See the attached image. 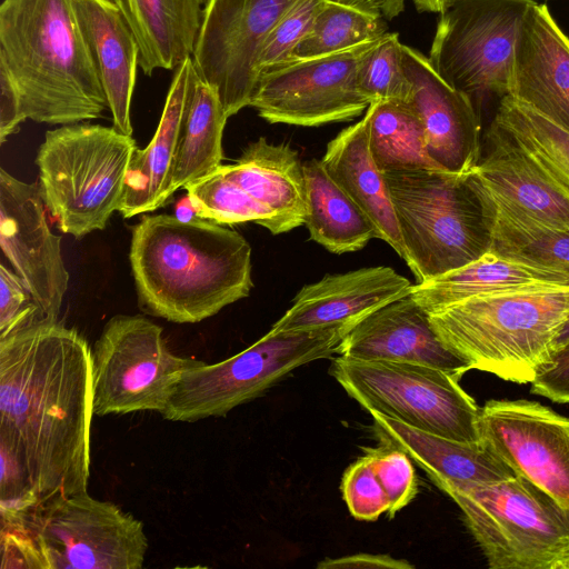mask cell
I'll return each mask as SVG.
<instances>
[{"mask_svg":"<svg viewBox=\"0 0 569 569\" xmlns=\"http://www.w3.org/2000/svg\"><path fill=\"white\" fill-rule=\"evenodd\" d=\"M93 416L91 348L41 320L0 339V443L41 502L87 491Z\"/></svg>","mask_w":569,"mask_h":569,"instance_id":"6da1fadb","label":"cell"},{"mask_svg":"<svg viewBox=\"0 0 569 569\" xmlns=\"http://www.w3.org/2000/svg\"><path fill=\"white\" fill-rule=\"evenodd\" d=\"M129 259L141 303L152 315L196 323L249 296L251 247L237 231L203 218L144 216Z\"/></svg>","mask_w":569,"mask_h":569,"instance_id":"7a4b0ae2","label":"cell"},{"mask_svg":"<svg viewBox=\"0 0 569 569\" xmlns=\"http://www.w3.org/2000/svg\"><path fill=\"white\" fill-rule=\"evenodd\" d=\"M0 67L26 120L73 124L100 118L108 108L72 0H3Z\"/></svg>","mask_w":569,"mask_h":569,"instance_id":"3957f363","label":"cell"},{"mask_svg":"<svg viewBox=\"0 0 569 569\" xmlns=\"http://www.w3.org/2000/svg\"><path fill=\"white\" fill-rule=\"evenodd\" d=\"M443 345L469 370L519 385L549 366L569 318V287L509 290L472 297L429 313Z\"/></svg>","mask_w":569,"mask_h":569,"instance_id":"277c9868","label":"cell"},{"mask_svg":"<svg viewBox=\"0 0 569 569\" xmlns=\"http://www.w3.org/2000/svg\"><path fill=\"white\" fill-rule=\"evenodd\" d=\"M417 283L463 267L491 250L496 202L476 168L383 172Z\"/></svg>","mask_w":569,"mask_h":569,"instance_id":"5b68a950","label":"cell"},{"mask_svg":"<svg viewBox=\"0 0 569 569\" xmlns=\"http://www.w3.org/2000/svg\"><path fill=\"white\" fill-rule=\"evenodd\" d=\"M432 482L458 505L490 569H569V508L528 479Z\"/></svg>","mask_w":569,"mask_h":569,"instance_id":"8992f818","label":"cell"},{"mask_svg":"<svg viewBox=\"0 0 569 569\" xmlns=\"http://www.w3.org/2000/svg\"><path fill=\"white\" fill-rule=\"evenodd\" d=\"M138 149L114 127L73 123L49 130L36 162L41 194L58 229L77 239L103 230L120 209Z\"/></svg>","mask_w":569,"mask_h":569,"instance_id":"52a82bcc","label":"cell"},{"mask_svg":"<svg viewBox=\"0 0 569 569\" xmlns=\"http://www.w3.org/2000/svg\"><path fill=\"white\" fill-rule=\"evenodd\" d=\"M347 331L340 327L273 331L217 363L199 361L178 381L163 419L196 422L223 417L236 407L262 396L295 369L328 358Z\"/></svg>","mask_w":569,"mask_h":569,"instance_id":"ba28073f","label":"cell"},{"mask_svg":"<svg viewBox=\"0 0 569 569\" xmlns=\"http://www.w3.org/2000/svg\"><path fill=\"white\" fill-rule=\"evenodd\" d=\"M331 376L363 409L462 442H480V407L449 372L419 363L333 358Z\"/></svg>","mask_w":569,"mask_h":569,"instance_id":"9c48e42d","label":"cell"},{"mask_svg":"<svg viewBox=\"0 0 569 569\" xmlns=\"http://www.w3.org/2000/svg\"><path fill=\"white\" fill-rule=\"evenodd\" d=\"M199 361L173 353L151 320L112 317L91 348L93 415L161 413L183 372Z\"/></svg>","mask_w":569,"mask_h":569,"instance_id":"30bf717a","label":"cell"},{"mask_svg":"<svg viewBox=\"0 0 569 569\" xmlns=\"http://www.w3.org/2000/svg\"><path fill=\"white\" fill-rule=\"evenodd\" d=\"M535 0H453L440 13L428 57L437 73L479 111L508 94L520 23Z\"/></svg>","mask_w":569,"mask_h":569,"instance_id":"8fae6325","label":"cell"},{"mask_svg":"<svg viewBox=\"0 0 569 569\" xmlns=\"http://www.w3.org/2000/svg\"><path fill=\"white\" fill-rule=\"evenodd\" d=\"M30 530L47 569H141L149 547L140 520L87 491L42 502Z\"/></svg>","mask_w":569,"mask_h":569,"instance_id":"7c38bea8","label":"cell"},{"mask_svg":"<svg viewBox=\"0 0 569 569\" xmlns=\"http://www.w3.org/2000/svg\"><path fill=\"white\" fill-rule=\"evenodd\" d=\"M376 40L327 56L292 58L261 71L250 107L270 123L302 127L359 117L370 101L359 88L358 68Z\"/></svg>","mask_w":569,"mask_h":569,"instance_id":"4fadbf2b","label":"cell"},{"mask_svg":"<svg viewBox=\"0 0 569 569\" xmlns=\"http://www.w3.org/2000/svg\"><path fill=\"white\" fill-rule=\"evenodd\" d=\"M296 0H207L191 54L229 117L250 107L263 43Z\"/></svg>","mask_w":569,"mask_h":569,"instance_id":"5bb4252c","label":"cell"},{"mask_svg":"<svg viewBox=\"0 0 569 569\" xmlns=\"http://www.w3.org/2000/svg\"><path fill=\"white\" fill-rule=\"evenodd\" d=\"M480 442L521 476L569 508V418L537 401L488 400L478 420Z\"/></svg>","mask_w":569,"mask_h":569,"instance_id":"9a60e30c","label":"cell"},{"mask_svg":"<svg viewBox=\"0 0 569 569\" xmlns=\"http://www.w3.org/2000/svg\"><path fill=\"white\" fill-rule=\"evenodd\" d=\"M40 186L18 180L0 169V247L41 309L58 321L69 272L61 253V237L47 220Z\"/></svg>","mask_w":569,"mask_h":569,"instance_id":"2e32d148","label":"cell"},{"mask_svg":"<svg viewBox=\"0 0 569 569\" xmlns=\"http://www.w3.org/2000/svg\"><path fill=\"white\" fill-rule=\"evenodd\" d=\"M486 142L476 170L496 202V229H568L569 192L495 120Z\"/></svg>","mask_w":569,"mask_h":569,"instance_id":"e0dca14e","label":"cell"},{"mask_svg":"<svg viewBox=\"0 0 569 569\" xmlns=\"http://www.w3.org/2000/svg\"><path fill=\"white\" fill-rule=\"evenodd\" d=\"M402 58L410 82L406 102L422 121L428 158L438 170H473L481 158V119L473 102L446 82L418 50L402 44Z\"/></svg>","mask_w":569,"mask_h":569,"instance_id":"ac0fdd59","label":"cell"},{"mask_svg":"<svg viewBox=\"0 0 569 569\" xmlns=\"http://www.w3.org/2000/svg\"><path fill=\"white\" fill-rule=\"evenodd\" d=\"M507 96L569 132V38L545 3L520 23Z\"/></svg>","mask_w":569,"mask_h":569,"instance_id":"d6986e66","label":"cell"},{"mask_svg":"<svg viewBox=\"0 0 569 569\" xmlns=\"http://www.w3.org/2000/svg\"><path fill=\"white\" fill-rule=\"evenodd\" d=\"M336 355L359 360H388L435 367L460 380L468 365L435 332L429 313L408 295L357 322Z\"/></svg>","mask_w":569,"mask_h":569,"instance_id":"ffe728a7","label":"cell"},{"mask_svg":"<svg viewBox=\"0 0 569 569\" xmlns=\"http://www.w3.org/2000/svg\"><path fill=\"white\" fill-rule=\"evenodd\" d=\"M412 284L389 267L327 274L297 293L273 331L340 327L347 332L385 305L410 295Z\"/></svg>","mask_w":569,"mask_h":569,"instance_id":"44dd1931","label":"cell"},{"mask_svg":"<svg viewBox=\"0 0 569 569\" xmlns=\"http://www.w3.org/2000/svg\"><path fill=\"white\" fill-rule=\"evenodd\" d=\"M74 13L93 58L113 127L132 136L131 102L140 49L114 0H72Z\"/></svg>","mask_w":569,"mask_h":569,"instance_id":"7402d4cb","label":"cell"},{"mask_svg":"<svg viewBox=\"0 0 569 569\" xmlns=\"http://www.w3.org/2000/svg\"><path fill=\"white\" fill-rule=\"evenodd\" d=\"M194 68L191 57L176 68L156 133L130 162L119 212L124 218L153 211L172 197V176L180 129L186 114Z\"/></svg>","mask_w":569,"mask_h":569,"instance_id":"603a6c76","label":"cell"},{"mask_svg":"<svg viewBox=\"0 0 569 569\" xmlns=\"http://www.w3.org/2000/svg\"><path fill=\"white\" fill-rule=\"evenodd\" d=\"M372 430L380 445L402 450L432 481L488 483L516 473L481 442H462L410 427L377 411Z\"/></svg>","mask_w":569,"mask_h":569,"instance_id":"cb8c5ba5","label":"cell"},{"mask_svg":"<svg viewBox=\"0 0 569 569\" xmlns=\"http://www.w3.org/2000/svg\"><path fill=\"white\" fill-rule=\"evenodd\" d=\"M273 214L272 234L305 224L306 179L298 152L259 138L232 164L218 168Z\"/></svg>","mask_w":569,"mask_h":569,"instance_id":"d4e9b609","label":"cell"},{"mask_svg":"<svg viewBox=\"0 0 569 569\" xmlns=\"http://www.w3.org/2000/svg\"><path fill=\"white\" fill-rule=\"evenodd\" d=\"M321 161L329 176L372 221L379 239L405 260L406 250L389 189L369 149L365 116L328 143Z\"/></svg>","mask_w":569,"mask_h":569,"instance_id":"484cf974","label":"cell"},{"mask_svg":"<svg viewBox=\"0 0 569 569\" xmlns=\"http://www.w3.org/2000/svg\"><path fill=\"white\" fill-rule=\"evenodd\" d=\"M541 287H569V278L489 251L463 267L412 284L410 296L430 313L477 296Z\"/></svg>","mask_w":569,"mask_h":569,"instance_id":"4316f807","label":"cell"},{"mask_svg":"<svg viewBox=\"0 0 569 569\" xmlns=\"http://www.w3.org/2000/svg\"><path fill=\"white\" fill-rule=\"evenodd\" d=\"M139 44V67L151 76L191 57L207 0H114Z\"/></svg>","mask_w":569,"mask_h":569,"instance_id":"83f0119b","label":"cell"},{"mask_svg":"<svg viewBox=\"0 0 569 569\" xmlns=\"http://www.w3.org/2000/svg\"><path fill=\"white\" fill-rule=\"evenodd\" d=\"M306 218L310 238L333 253L362 249L379 238L368 216L329 176L321 160L303 163Z\"/></svg>","mask_w":569,"mask_h":569,"instance_id":"f1b7e54d","label":"cell"},{"mask_svg":"<svg viewBox=\"0 0 569 569\" xmlns=\"http://www.w3.org/2000/svg\"><path fill=\"white\" fill-rule=\"evenodd\" d=\"M228 116L214 89L194 73L180 129L172 192L216 171L222 161Z\"/></svg>","mask_w":569,"mask_h":569,"instance_id":"f546056e","label":"cell"},{"mask_svg":"<svg viewBox=\"0 0 569 569\" xmlns=\"http://www.w3.org/2000/svg\"><path fill=\"white\" fill-rule=\"evenodd\" d=\"M369 149L383 173L408 169H436L426 150L422 121L406 101L371 102L365 112Z\"/></svg>","mask_w":569,"mask_h":569,"instance_id":"4dcf8cb0","label":"cell"},{"mask_svg":"<svg viewBox=\"0 0 569 569\" xmlns=\"http://www.w3.org/2000/svg\"><path fill=\"white\" fill-rule=\"evenodd\" d=\"M569 192V132L509 96L500 98L492 119Z\"/></svg>","mask_w":569,"mask_h":569,"instance_id":"1f68e13d","label":"cell"},{"mask_svg":"<svg viewBox=\"0 0 569 569\" xmlns=\"http://www.w3.org/2000/svg\"><path fill=\"white\" fill-rule=\"evenodd\" d=\"M387 33L382 17L327 0L293 58H315L340 52Z\"/></svg>","mask_w":569,"mask_h":569,"instance_id":"d6a6232c","label":"cell"},{"mask_svg":"<svg viewBox=\"0 0 569 569\" xmlns=\"http://www.w3.org/2000/svg\"><path fill=\"white\" fill-rule=\"evenodd\" d=\"M197 216L220 224L254 221L269 231L272 212L219 169L184 187Z\"/></svg>","mask_w":569,"mask_h":569,"instance_id":"836d02e7","label":"cell"},{"mask_svg":"<svg viewBox=\"0 0 569 569\" xmlns=\"http://www.w3.org/2000/svg\"><path fill=\"white\" fill-rule=\"evenodd\" d=\"M402 44L398 33L378 38L363 54L358 68L361 92L371 102L407 101L410 82L405 71Z\"/></svg>","mask_w":569,"mask_h":569,"instance_id":"e575fe53","label":"cell"},{"mask_svg":"<svg viewBox=\"0 0 569 569\" xmlns=\"http://www.w3.org/2000/svg\"><path fill=\"white\" fill-rule=\"evenodd\" d=\"M492 252L569 278V228L565 230H495Z\"/></svg>","mask_w":569,"mask_h":569,"instance_id":"d590c367","label":"cell"},{"mask_svg":"<svg viewBox=\"0 0 569 569\" xmlns=\"http://www.w3.org/2000/svg\"><path fill=\"white\" fill-rule=\"evenodd\" d=\"M327 0H296L268 34L259 58V71L293 58L300 42ZM260 76V74H259Z\"/></svg>","mask_w":569,"mask_h":569,"instance_id":"8d00e7d4","label":"cell"},{"mask_svg":"<svg viewBox=\"0 0 569 569\" xmlns=\"http://www.w3.org/2000/svg\"><path fill=\"white\" fill-rule=\"evenodd\" d=\"M362 450L388 497L387 513L392 518L417 495L418 482L412 460L402 450L386 445Z\"/></svg>","mask_w":569,"mask_h":569,"instance_id":"74e56055","label":"cell"},{"mask_svg":"<svg viewBox=\"0 0 569 569\" xmlns=\"http://www.w3.org/2000/svg\"><path fill=\"white\" fill-rule=\"evenodd\" d=\"M341 490L351 516L358 520L372 521L389 510L388 497L366 455L346 469Z\"/></svg>","mask_w":569,"mask_h":569,"instance_id":"f35d334b","label":"cell"},{"mask_svg":"<svg viewBox=\"0 0 569 569\" xmlns=\"http://www.w3.org/2000/svg\"><path fill=\"white\" fill-rule=\"evenodd\" d=\"M46 320L22 279L0 264V339Z\"/></svg>","mask_w":569,"mask_h":569,"instance_id":"ab89813d","label":"cell"},{"mask_svg":"<svg viewBox=\"0 0 569 569\" xmlns=\"http://www.w3.org/2000/svg\"><path fill=\"white\" fill-rule=\"evenodd\" d=\"M1 569H47L31 530L1 528Z\"/></svg>","mask_w":569,"mask_h":569,"instance_id":"60d3db41","label":"cell"},{"mask_svg":"<svg viewBox=\"0 0 569 569\" xmlns=\"http://www.w3.org/2000/svg\"><path fill=\"white\" fill-rule=\"evenodd\" d=\"M530 385L533 395L569 403V343L555 352L549 366Z\"/></svg>","mask_w":569,"mask_h":569,"instance_id":"b9f144b4","label":"cell"},{"mask_svg":"<svg viewBox=\"0 0 569 569\" xmlns=\"http://www.w3.org/2000/svg\"><path fill=\"white\" fill-rule=\"evenodd\" d=\"M0 88V142L2 143L19 129L20 123L26 119L22 113L19 93L11 78L1 67Z\"/></svg>","mask_w":569,"mask_h":569,"instance_id":"7bdbcfd3","label":"cell"},{"mask_svg":"<svg viewBox=\"0 0 569 569\" xmlns=\"http://www.w3.org/2000/svg\"><path fill=\"white\" fill-rule=\"evenodd\" d=\"M415 566L403 559H396L389 555L356 553L341 558H327L317 563L318 569H352V568H383V569H412Z\"/></svg>","mask_w":569,"mask_h":569,"instance_id":"ee69618b","label":"cell"},{"mask_svg":"<svg viewBox=\"0 0 569 569\" xmlns=\"http://www.w3.org/2000/svg\"><path fill=\"white\" fill-rule=\"evenodd\" d=\"M341 4L393 19L405 10L407 0H331Z\"/></svg>","mask_w":569,"mask_h":569,"instance_id":"f6af8a7d","label":"cell"},{"mask_svg":"<svg viewBox=\"0 0 569 569\" xmlns=\"http://www.w3.org/2000/svg\"><path fill=\"white\" fill-rule=\"evenodd\" d=\"M174 216L184 222L191 221L196 218H198L197 212L188 197L186 194L180 199V201L176 204L174 208Z\"/></svg>","mask_w":569,"mask_h":569,"instance_id":"bcb514c9","label":"cell"},{"mask_svg":"<svg viewBox=\"0 0 569 569\" xmlns=\"http://www.w3.org/2000/svg\"><path fill=\"white\" fill-rule=\"evenodd\" d=\"M419 12H443L453 0H412Z\"/></svg>","mask_w":569,"mask_h":569,"instance_id":"7dc6e473","label":"cell"},{"mask_svg":"<svg viewBox=\"0 0 569 569\" xmlns=\"http://www.w3.org/2000/svg\"><path fill=\"white\" fill-rule=\"evenodd\" d=\"M569 343V318L562 326L559 331L557 339L555 341V350H559L560 348L567 346Z\"/></svg>","mask_w":569,"mask_h":569,"instance_id":"c3c4849f","label":"cell"}]
</instances>
